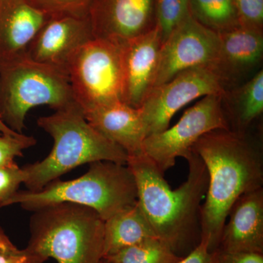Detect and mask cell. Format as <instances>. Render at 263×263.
Returning <instances> with one entry per match:
<instances>
[{"instance_id": "6da1fadb", "label": "cell", "mask_w": 263, "mask_h": 263, "mask_svg": "<svg viewBox=\"0 0 263 263\" xmlns=\"http://www.w3.org/2000/svg\"><path fill=\"white\" fill-rule=\"evenodd\" d=\"M193 150L209 176L206 198L200 209V240L213 252L219 247L235 202L243 194L262 188V148L248 132L219 129L203 135Z\"/></svg>"}, {"instance_id": "7a4b0ae2", "label": "cell", "mask_w": 263, "mask_h": 263, "mask_svg": "<svg viewBox=\"0 0 263 263\" xmlns=\"http://www.w3.org/2000/svg\"><path fill=\"white\" fill-rule=\"evenodd\" d=\"M185 159L187 179L174 190L143 152L129 156L127 162L136 179L138 205L156 236L181 257L200 243V209L209 183L205 164L193 148Z\"/></svg>"}, {"instance_id": "3957f363", "label": "cell", "mask_w": 263, "mask_h": 263, "mask_svg": "<svg viewBox=\"0 0 263 263\" xmlns=\"http://www.w3.org/2000/svg\"><path fill=\"white\" fill-rule=\"evenodd\" d=\"M53 141L49 155L24 167L27 190L37 192L79 166L100 161L127 164L128 155L86 120L78 104L37 119Z\"/></svg>"}, {"instance_id": "277c9868", "label": "cell", "mask_w": 263, "mask_h": 263, "mask_svg": "<svg viewBox=\"0 0 263 263\" xmlns=\"http://www.w3.org/2000/svg\"><path fill=\"white\" fill-rule=\"evenodd\" d=\"M104 223L98 213L62 202L33 212L26 250L43 262L100 263L103 259Z\"/></svg>"}, {"instance_id": "5b68a950", "label": "cell", "mask_w": 263, "mask_h": 263, "mask_svg": "<svg viewBox=\"0 0 263 263\" xmlns=\"http://www.w3.org/2000/svg\"><path fill=\"white\" fill-rule=\"evenodd\" d=\"M138 202L134 176L127 164L108 161L90 164L87 172L70 181H52L37 192H17L5 204L34 212L41 208L68 202L89 208L104 221Z\"/></svg>"}, {"instance_id": "8992f818", "label": "cell", "mask_w": 263, "mask_h": 263, "mask_svg": "<svg viewBox=\"0 0 263 263\" xmlns=\"http://www.w3.org/2000/svg\"><path fill=\"white\" fill-rule=\"evenodd\" d=\"M77 104L68 77L56 67L27 55L0 66V119L22 133L30 109L48 105L55 110Z\"/></svg>"}, {"instance_id": "52a82bcc", "label": "cell", "mask_w": 263, "mask_h": 263, "mask_svg": "<svg viewBox=\"0 0 263 263\" xmlns=\"http://www.w3.org/2000/svg\"><path fill=\"white\" fill-rule=\"evenodd\" d=\"M122 44L93 38L67 67L74 99L83 113L122 102Z\"/></svg>"}, {"instance_id": "ba28073f", "label": "cell", "mask_w": 263, "mask_h": 263, "mask_svg": "<svg viewBox=\"0 0 263 263\" xmlns=\"http://www.w3.org/2000/svg\"><path fill=\"white\" fill-rule=\"evenodd\" d=\"M230 129L221 107V95L203 97L189 108L174 127L145 138L143 153L163 174L176 158H185L203 135L215 129Z\"/></svg>"}, {"instance_id": "9c48e42d", "label": "cell", "mask_w": 263, "mask_h": 263, "mask_svg": "<svg viewBox=\"0 0 263 263\" xmlns=\"http://www.w3.org/2000/svg\"><path fill=\"white\" fill-rule=\"evenodd\" d=\"M226 91L219 76L210 67L188 69L172 80L154 88L138 108L146 137L169 127L171 119L183 106L207 95Z\"/></svg>"}, {"instance_id": "30bf717a", "label": "cell", "mask_w": 263, "mask_h": 263, "mask_svg": "<svg viewBox=\"0 0 263 263\" xmlns=\"http://www.w3.org/2000/svg\"><path fill=\"white\" fill-rule=\"evenodd\" d=\"M219 43L218 33L204 27L190 13L162 43L153 89L188 69L207 67L213 70Z\"/></svg>"}, {"instance_id": "8fae6325", "label": "cell", "mask_w": 263, "mask_h": 263, "mask_svg": "<svg viewBox=\"0 0 263 263\" xmlns=\"http://www.w3.org/2000/svg\"><path fill=\"white\" fill-rule=\"evenodd\" d=\"M155 0H93L88 12L93 37L118 44L149 32Z\"/></svg>"}, {"instance_id": "7c38bea8", "label": "cell", "mask_w": 263, "mask_h": 263, "mask_svg": "<svg viewBox=\"0 0 263 263\" xmlns=\"http://www.w3.org/2000/svg\"><path fill=\"white\" fill-rule=\"evenodd\" d=\"M93 38L88 17L51 16L33 39L27 55L34 61L56 67L67 75L71 58Z\"/></svg>"}, {"instance_id": "4fadbf2b", "label": "cell", "mask_w": 263, "mask_h": 263, "mask_svg": "<svg viewBox=\"0 0 263 263\" xmlns=\"http://www.w3.org/2000/svg\"><path fill=\"white\" fill-rule=\"evenodd\" d=\"M162 37L158 27L123 43L122 102L140 108L153 89Z\"/></svg>"}, {"instance_id": "5bb4252c", "label": "cell", "mask_w": 263, "mask_h": 263, "mask_svg": "<svg viewBox=\"0 0 263 263\" xmlns=\"http://www.w3.org/2000/svg\"><path fill=\"white\" fill-rule=\"evenodd\" d=\"M219 50L213 70L227 90L239 86L260 64L262 30L239 27L220 33Z\"/></svg>"}, {"instance_id": "9a60e30c", "label": "cell", "mask_w": 263, "mask_h": 263, "mask_svg": "<svg viewBox=\"0 0 263 263\" xmlns=\"http://www.w3.org/2000/svg\"><path fill=\"white\" fill-rule=\"evenodd\" d=\"M228 219L217 249L230 253L263 254L262 188L241 195Z\"/></svg>"}, {"instance_id": "2e32d148", "label": "cell", "mask_w": 263, "mask_h": 263, "mask_svg": "<svg viewBox=\"0 0 263 263\" xmlns=\"http://www.w3.org/2000/svg\"><path fill=\"white\" fill-rule=\"evenodd\" d=\"M49 18L27 0H0V66L27 54Z\"/></svg>"}, {"instance_id": "e0dca14e", "label": "cell", "mask_w": 263, "mask_h": 263, "mask_svg": "<svg viewBox=\"0 0 263 263\" xmlns=\"http://www.w3.org/2000/svg\"><path fill=\"white\" fill-rule=\"evenodd\" d=\"M83 114L93 127L125 151L128 157L143 152L146 135L139 109L118 102Z\"/></svg>"}, {"instance_id": "ac0fdd59", "label": "cell", "mask_w": 263, "mask_h": 263, "mask_svg": "<svg viewBox=\"0 0 263 263\" xmlns=\"http://www.w3.org/2000/svg\"><path fill=\"white\" fill-rule=\"evenodd\" d=\"M221 107L230 129L248 132L263 112V70L221 95Z\"/></svg>"}, {"instance_id": "d6986e66", "label": "cell", "mask_w": 263, "mask_h": 263, "mask_svg": "<svg viewBox=\"0 0 263 263\" xmlns=\"http://www.w3.org/2000/svg\"><path fill=\"white\" fill-rule=\"evenodd\" d=\"M155 238L157 237L137 202L105 221L103 258Z\"/></svg>"}, {"instance_id": "ffe728a7", "label": "cell", "mask_w": 263, "mask_h": 263, "mask_svg": "<svg viewBox=\"0 0 263 263\" xmlns=\"http://www.w3.org/2000/svg\"><path fill=\"white\" fill-rule=\"evenodd\" d=\"M189 5L194 18L218 34L240 26L233 0H189Z\"/></svg>"}, {"instance_id": "44dd1931", "label": "cell", "mask_w": 263, "mask_h": 263, "mask_svg": "<svg viewBox=\"0 0 263 263\" xmlns=\"http://www.w3.org/2000/svg\"><path fill=\"white\" fill-rule=\"evenodd\" d=\"M109 263H176L182 257L158 238L146 240L104 257Z\"/></svg>"}, {"instance_id": "7402d4cb", "label": "cell", "mask_w": 263, "mask_h": 263, "mask_svg": "<svg viewBox=\"0 0 263 263\" xmlns=\"http://www.w3.org/2000/svg\"><path fill=\"white\" fill-rule=\"evenodd\" d=\"M155 10L162 43L190 13L189 0H155Z\"/></svg>"}, {"instance_id": "603a6c76", "label": "cell", "mask_w": 263, "mask_h": 263, "mask_svg": "<svg viewBox=\"0 0 263 263\" xmlns=\"http://www.w3.org/2000/svg\"><path fill=\"white\" fill-rule=\"evenodd\" d=\"M31 5L50 17L74 15L88 17L93 0H27Z\"/></svg>"}, {"instance_id": "cb8c5ba5", "label": "cell", "mask_w": 263, "mask_h": 263, "mask_svg": "<svg viewBox=\"0 0 263 263\" xmlns=\"http://www.w3.org/2000/svg\"><path fill=\"white\" fill-rule=\"evenodd\" d=\"M36 144V140L25 135L8 136L0 134V167L16 164L15 157H22L23 151Z\"/></svg>"}, {"instance_id": "d4e9b609", "label": "cell", "mask_w": 263, "mask_h": 263, "mask_svg": "<svg viewBox=\"0 0 263 263\" xmlns=\"http://www.w3.org/2000/svg\"><path fill=\"white\" fill-rule=\"evenodd\" d=\"M27 173L18 164L0 167V208L18 191L19 186L25 182Z\"/></svg>"}, {"instance_id": "484cf974", "label": "cell", "mask_w": 263, "mask_h": 263, "mask_svg": "<svg viewBox=\"0 0 263 263\" xmlns=\"http://www.w3.org/2000/svg\"><path fill=\"white\" fill-rule=\"evenodd\" d=\"M240 26L262 30L263 0H233Z\"/></svg>"}, {"instance_id": "4316f807", "label": "cell", "mask_w": 263, "mask_h": 263, "mask_svg": "<svg viewBox=\"0 0 263 263\" xmlns=\"http://www.w3.org/2000/svg\"><path fill=\"white\" fill-rule=\"evenodd\" d=\"M213 263H263V254L251 252L230 253L216 249L213 252Z\"/></svg>"}, {"instance_id": "83f0119b", "label": "cell", "mask_w": 263, "mask_h": 263, "mask_svg": "<svg viewBox=\"0 0 263 263\" xmlns=\"http://www.w3.org/2000/svg\"><path fill=\"white\" fill-rule=\"evenodd\" d=\"M176 263H213V252L209 251L206 242L200 240L192 252Z\"/></svg>"}, {"instance_id": "f1b7e54d", "label": "cell", "mask_w": 263, "mask_h": 263, "mask_svg": "<svg viewBox=\"0 0 263 263\" xmlns=\"http://www.w3.org/2000/svg\"><path fill=\"white\" fill-rule=\"evenodd\" d=\"M0 263H44L27 250L5 252L0 249Z\"/></svg>"}, {"instance_id": "f546056e", "label": "cell", "mask_w": 263, "mask_h": 263, "mask_svg": "<svg viewBox=\"0 0 263 263\" xmlns=\"http://www.w3.org/2000/svg\"><path fill=\"white\" fill-rule=\"evenodd\" d=\"M0 249L5 252H17L19 249L9 239L8 236L5 234L3 230L0 228Z\"/></svg>"}, {"instance_id": "4dcf8cb0", "label": "cell", "mask_w": 263, "mask_h": 263, "mask_svg": "<svg viewBox=\"0 0 263 263\" xmlns=\"http://www.w3.org/2000/svg\"><path fill=\"white\" fill-rule=\"evenodd\" d=\"M0 133L3 135H8V136H15L17 133L10 129L6 124L0 119Z\"/></svg>"}, {"instance_id": "1f68e13d", "label": "cell", "mask_w": 263, "mask_h": 263, "mask_svg": "<svg viewBox=\"0 0 263 263\" xmlns=\"http://www.w3.org/2000/svg\"><path fill=\"white\" fill-rule=\"evenodd\" d=\"M100 263H109L108 261L107 260V259H105V258H103L102 259L101 262Z\"/></svg>"}, {"instance_id": "d6a6232c", "label": "cell", "mask_w": 263, "mask_h": 263, "mask_svg": "<svg viewBox=\"0 0 263 263\" xmlns=\"http://www.w3.org/2000/svg\"><path fill=\"white\" fill-rule=\"evenodd\" d=\"M0 134H1V133H0Z\"/></svg>"}]
</instances>
